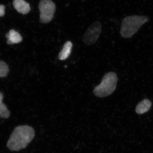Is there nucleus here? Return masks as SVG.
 Masks as SVG:
<instances>
[{
	"label": "nucleus",
	"mask_w": 153,
	"mask_h": 153,
	"mask_svg": "<svg viewBox=\"0 0 153 153\" xmlns=\"http://www.w3.org/2000/svg\"><path fill=\"white\" fill-rule=\"evenodd\" d=\"M9 72L8 66L4 61L0 60V77H5Z\"/></svg>",
	"instance_id": "11"
},
{
	"label": "nucleus",
	"mask_w": 153,
	"mask_h": 153,
	"mask_svg": "<svg viewBox=\"0 0 153 153\" xmlns=\"http://www.w3.org/2000/svg\"><path fill=\"white\" fill-rule=\"evenodd\" d=\"M102 32V25L98 21L94 22L86 30L82 41L88 46L93 45L97 41Z\"/></svg>",
	"instance_id": "5"
},
{
	"label": "nucleus",
	"mask_w": 153,
	"mask_h": 153,
	"mask_svg": "<svg viewBox=\"0 0 153 153\" xmlns=\"http://www.w3.org/2000/svg\"><path fill=\"white\" fill-rule=\"evenodd\" d=\"M38 8L40 12V22L47 24L51 22L56 10L55 3L51 0H41Z\"/></svg>",
	"instance_id": "4"
},
{
	"label": "nucleus",
	"mask_w": 153,
	"mask_h": 153,
	"mask_svg": "<svg viewBox=\"0 0 153 153\" xmlns=\"http://www.w3.org/2000/svg\"><path fill=\"white\" fill-rule=\"evenodd\" d=\"M117 80V76L115 73H107L103 76L101 83L94 89V94L99 97H106L111 95L116 88Z\"/></svg>",
	"instance_id": "3"
},
{
	"label": "nucleus",
	"mask_w": 153,
	"mask_h": 153,
	"mask_svg": "<svg viewBox=\"0 0 153 153\" xmlns=\"http://www.w3.org/2000/svg\"><path fill=\"white\" fill-rule=\"evenodd\" d=\"M10 113L2 101H0V117L8 118L10 117Z\"/></svg>",
	"instance_id": "10"
},
{
	"label": "nucleus",
	"mask_w": 153,
	"mask_h": 153,
	"mask_svg": "<svg viewBox=\"0 0 153 153\" xmlns=\"http://www.w3.org/2000/svg\"><path fill=\"white\" fill-rule=\"evenodd\" d=\"M5 7L4 5H0V17H3L5 15Z\"/></svg>",
	"instance_id": "12"
},
{
	"label": "nucleus",
	"mask_w": 153,
	"mask_h": 153,
	"mask_svg": "<svg viewBox=\"0 0 153 153\" xmlns=\"http://www.w3.org/2000/svg\"><path fill=\"white\" fill-rule=\"evenodd\" d=\"M72 46L73 44L71 41H66L63 45V48L58 55L59 60H65L69 57L72 50Z\"/></svg>",
	"instance_id": "9"
},
{
	"label": "nucleus",
	"mask_w": 153,
	"mask_h": 153,
	"mask_svg": "<svg viewBox=\"0 0 153 153\" xmlns=\"http://www.w3.org/2000/svg\"><path fill=\"white\" fill-rule=\"evenodd\" d=\"M3 98L4 97H3V94L0 92V101H2Z\"/></svg>",
	"instance_id": "13"
},
{
	"label": "nucleus",
	"mask_w": 153,
	"mask_h": 153,
	"mask_svg": "<svg viewBox=\"0 0 153 153\" xmlns=\"http://www.w3.org/2000/svg\"><path fill=\"white\" fill-rule=\"evenodd\" d=\"M13 5L14 8L23 15L28 14L31 10L29 3L25 0H13Z\"/></svg>",
	"instance_id": "6"
},
{
	"label": "nucleus",
	"mask_w": 153,
	"mask_h": 153,
	"mask_svg": "<svg viewBox=\"0 0 153 153\" xmlns=\"http://www.w3.org/2000/svg\"><path fill=\"white\" fill-rule=\"evenodd\" d=\"M152 105V102L150 100L148 99H145L137 105L136 112L138 114H143L149 110Z\"/></svg>",
	"instance_id": "8"
},
{
	"label": "nucleus",
	"mask_w": 153,
	"mask_h": 153,
	"mask_svg": "<svg viewBox=\"0 0 153 153\" xmlns=\"http://www.w3.org/2000/svg\"><path fill=\"white\" fill-rule=\"evenodd\" d=\"M149 20V18L146 16L134 15L126 17L122 22L121 36L125 38H131Z\"/></svg>",
	"instance_id": "2"
},
{
	"label": "nucleus",
	"mask_w": 153,
	"mask_h": 153,
	"mask_svg": "<svg viewBox=\"0 0 153 153\" xmlns=\"http://www.w3.org/2000/svg\"><path fill=\"white\" fill-rule=\"evenodd\" d=\"M6 38H7V43L9 45L19 44L21 43L23 40V38L20 33L14 30H11L6 35Z\"/></svg>",
	"instance_id": "7"
},
{
	"label": "nucleus",
	"mask_w": 153,
	"mask_h": 153,
	"mask_svg": "<svg viewBox=\"0 0 153 153\" xmlns=\"http://www.w3.org/2000/svg\"><path fill=\"white\" fill-rule=\"evenodd\" d=\"M35 137L34 129L28 126L17 127L11 135L7 147L11 151L21 150L27 146Z\"/></svg>",
	"instance_id": "1"
}]
</instances>
